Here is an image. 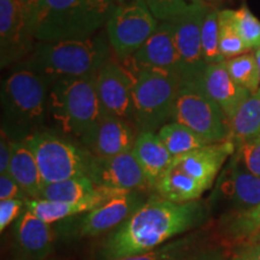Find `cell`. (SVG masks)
Returning a JSON list of instances; mask_svg holds the SVG:
<instances>
[{"label": "cell", "instance_id": "obj_1", "mask_svg": "<svg viewBox=\"0 0 260 260\" xmlns=\"http://www.w3.org/2000/svg\"><path fill=\"white\" fill-rule=\"evenodd\" d=\"M209 204L197 200L177 204L154 194L130 218L105 237L100 260H121L147 253L175 236L206 222Z\"/></svg>", "mask_w": 260, "mask_h": 260}, {"label": "cell", "instance_id": "obj_2", "mask_svg": "<svg viewBox=\"0 0 260 260\" xmlns=\"http://www.w3.org/2000/svg\"><path fill=\"white\" fill-rule=\"evenodd\" d=\"M113 0H41L31 22L39 42L86 40L106 25Z\"/></svg>", "mask_w": 260, "mask_h": 260}, {"label": "cell", "instance_id": "obj_3", "mask_svg": "<svg viewBox=\"0 0 260 260\" xmlns=\"http://www.w3.org/2000/svg\"><path fill=\"white\" fill-rule=\"evenodd\" d=\"M232 141L204 146L175 157L154 188V193L172 203L199 200L212 187L226 159L235 153Z\"/></svg>", "mask_w": 260, "mask_h": 260}, {"label": "cell", "instance_id": "obj_4", "mask_svg": "<svg viewBox=\"0 0 260 260\" xmlns=\"http://www.w3.org/2000/svg\"><path fill=\"white\" fill-rule=\"evenodd\" d=\"M110 58L105 38L39 42L21 69L40 75L50 84L67 77L95 76Z\"/></svg>", "mask_w": 260, "mask_h": 260}, {"label": "cell", "instance_id": "obj_5", "mask_svg": "<svg viewBox=\"0 0 260 260\" xmlns=\"http://www.w3.org/2000/svg\"><path fill=\"white\" fill-rule=\"evenodd\" d=\"M48 86L40 75L21 68L3 82L2 130L12 141L40 132L48 115Z\"/></svg>", "mask_w": 260, "mask_h": 260}, {"label": "cell", "instance_id": "obj_6", "mask_svg": "<svg viewBox=\"0 0 260 260\" xmlns=\"http://www.w3.org/2000/svg\"><path fill=\"white\" fill-rule=\"evenodd\" d=\"M48 115L63 134L86 140L106 117L96 93L95 76L67 77L52 84Z\"/></svg>", "mask_w": 260, "mask_h": 260}, {"label": "cell", "instance_id": "obj_7", "mask_svg": "<svg viewBox=\"0 0 260 260\" xmlns=\"http://www.w3.org/2000/svg\"><path fill=\"white\" fill-rule=\"evenodd\" d=\"M133 119L139 134L158 133L172 119L182 84L181 75L161 70H142L133 75Z\"/></svg>", "mask_w": 260, "mask_h": 260}, {"label": "cell", "instance_id": "obj_8", "mask_svg": "<svg viewBox=\"0 0 260 260\" xmlns=\"http://www.w3.org/2000/svg\"><path fill=\"white\" fill-rule=\"evenodd\" d=\"M171 122L186 125L209 145L229 141V118L200 83L182 82Z\"/></svg>", "mask_w": 260, "mask_h": 260}, {"label": "cell", "instance_id": "obj_9", "mask_svg": "<svg viewBox=\"0 0 260 260\" xmlns=\"http://www.w3.org/2000/svg\"><path fill=\"white\" fill-rule=\"evenodd\" d=\"M24 142L37 159L44 186L88 174L90 153L73 142L45 130L30 135Z\"/></svg>", "mask_w": 260, "mask_h": 260}, {"label": "cell", "instance_id": "obj_10", "mask_svg": "<svg viewBox=\"0 0 260 260\" xmlns=\"http://www.w3.org/2000/svg\"><path fill=\"white\" fill-rule=\"evenodd\" d=\"M158 25L159 21L145 0L117 6L106 23L107 38L116 57L125 61L134 56Z\"/></svg>", "mask_w": 260, "mask_h": 260}, {"label": "cell", "instance_id": "obj_11", "mask_svg": "<svg viewBox=\"0 0 260 260\" xmlns=\"http://www.w3.org/2000/svg\"><path fill=\"white\" fill-rule=\"evenodd\" d=\"M210 9L206 0H195L186 11L170 21L181 59L182 82L200 83L207 67L203 57L201 30Z\"/></svg>", "mask_w": 260, "mask_h": 260}, {"label": "cell", "instance_id": "obj_12", "mask_svg": "<svg viewBox=\"0 0 260 260\" xmlns=\"http://www.w3.org/2000/svg\"><path fill=\"white\" fill-rule=\"evenodd\" d=\"M209 204L222 209L223 214L242 212L258 206L260 205V177L247 171L230 158L217 178Z\"/></svg>", "mask_w": 260, "mask_h": 260}, {"label": "cell", "instance_id": "obj_13", "mask_svg": "<svg viewBox=\"0 0 260 260\" xmlns=\"http://www.w3.org/2000/svg\"><path fill=\"white\" fill-rule=\"evenodd\" d=\"M148 199L144 191H124L111 198L96 209L76 216L77 219L69 222V233L80 237H95L111 233L125 222Z\"/></svg>", "mask_w": 260, "mask_h": 260}, {"label": "cell", "instance_id": "obj_14", "mask_svg": "<svg viewBox=\"0 0 260 260\" xmlns=\"http://www.w3.org/2000/svg\"><path fill=\"white\" fill-rule=\"evenodd\" d=\"M96 187L117 191L151 190L133 152L110 158L90 154L87 174Z\"/></svg>", "mask_w": 260, "mask_h": 260}, {"label": "cell", "instance_id": "obj_15", "mask_svg": "<svg viewBox=\"0 0 260 260\" xmlns=\"http://www.w3.org/2000/svg\"><path fill=\"white\" fill-rule=\"evenodd\" d=\"M134 84L135 77L124 65L113 60L104 65L95 75V87L107 115L132 123Z\"/></svg>", "mask_w": 260, "mask_h": 260}, {"label": "cell", "instance_id": "obj_16", "mask_svg": "<svg viewBox=\"0 0 260 260\" xmlns=\"http://www.w3.org/2000/svg\"><path fill=\"white\" fill-rule=\"evenodd\" d=\"M125 61H130V65L124 67L133 75L142 70H161L178 74L182 77L181 59L171 22H160L140 50Z\"/></svg>", "mask_w": 260, "mask_h": 260}, {"label": "cell", "instance_id": "obj_17", "mask_svg": "<svg viewBox=\"0 0 260 260\" xmlns=\"http://www.w3.org/2000/svg\"><path fill=\"white\" fill-rule=\"evenodd\" d=\"M34 39L18 0H0V58L2 67L16 63L32 52Z\"/></svg>", "mask_w": 260, "mask_h": 260}, {"label": "cell", "instance_id": "obj_18", "mask_svg": "<svg viewBox=\"0 0 260 260\" xmlns=\"http://www.w3.org/2000/svg\"><path fill=\"white\" fill-rule=\"evenodd\" d=\"M138 135L132 123L106 115L93 134L81 145L94 157L110 158L132 152Z\"/></svg>", "mask_w": 260, "mask_h": 260}, {"label": "cell", "instance_id": "obj_19", "mask_svg": "<svg viewBox=\"0 0 260 260\" xmlns=\"http://www.w3.org/2000/svg\"><path fill=\"white\" fill-rule=\"evenodd\" d=\"M12 235L16 248L24 260L44 259L53 248V229L27 209L15 222Z\"/></svg>", "mask_w": 260, "mask_h": 260}, {"label": "cell", "instance_id": "obj_20", "mask_svg": "<svg viewBox=\"0 0 260 260\" xmlns=\"http://www.w3.org/2000/svg\"><path fill=\"white\" fill-rule=\"evenodd\" d=\"M200 84L207 95L220 106L229 121L240 106L251 96V94L233 80L225 67V61L207 65Z\"/></svg>", "mask_w": 260, "mask_h": 260}, {"label": "cell", "instance_id": "obj_21", "mask_svg": "<svg viewBox=\"0 0 260 260\" xmlns=\"http://www.w3.org/2000/svg\"><path fill=\"white\" fill-rule=\"evenodd\" d=\"M124 193L111 189H104L99 194L88 199L77 201V203H61V201H50L45 199H29L25 200V209L34 213L41 220L48 224L69 219L80 214L87 213L96 209L98 206L106 203L116 195Z\"/></svg>", "mask_w": 260, "mask_h": 260}, {"label": "cell", "instance_id": "obj_22", "mask_svg": "<svg viewBox=\"0 0 260 260\" xmlns=\"http://www.w3.org/2000/svg\"><path fill=\"white\" fill-rule=\"evenodd\" d=\"M133 154L144 172L151 190H154L167 169L174 160L157 133H141L138 135Z\"/></svg>", "mask_w": 260, "mask_h": 260}, {"label": "cell", "instance_id": "obj_23", "mask_svg": "<svg viewBox=\"0 0 260 260\" xmlns=\"http://www.w3.org/2000/svg\"><path fill=\"white\" fill-rule=\"evenodd\" d=\"M10 176L17 182L27 199H40L44 182L37 159L24 141H12V158Z\"/></svg>", "mask_w": 260, "mask_h": 260}, {"label": "cell", "instance_id": "obj_24", "mask_svg": "<svg viewBox=\"0 0 260 260\" xmlns=\"http://www.w3.org/2000/svg\"><path fill=\"white\" fill-rule=\"evenodd\" d=\"M219 233L226 245L236 248L254 241L260 235V205L242 212L223 214Z\"/></svg>", "mask_w": 260, "mask_h": 260}, {"label": "cell", "instance_id": "obj_25", "mask_svg": "<svg viewBox=\"0 0 260 260\" xmlns=\"http://www.w3.org/2000/svg\"><path fill=\"white\" fill-rule=\"evenodd\" d=\"M229 141L240 146L258 138L260 133V90L253 94L240 106L229 121Z\"/></svg>", "mask_w": 260, "mask_h": 260}, {"label": "cell", "instance_id": "obj_26", "mask_svg": "<svg viewBox=\"0 0 260 260\" xmlns=\"http://www.w3.org/2000/svg\"><path fill=\"white\" fill-rule=\"evenodd\" d=\"M104 188H99L88 176L70 178V180L45 184L40 199L61 203H77L99 194Z\"/></svg>", "mask_w": 260, "mask_h": 260}, {"label": "cell", "instance_id": "obj_27", "mask_svg": "<svg viewBox=\"0 0 260 260\" xmlns=\"http://www.w3.org/2000/svg\"><path fill=\"white\" fill-rule=\"evenodd\" d=\"M157 134L174 158L209 145L200 135L177 122H169Z\"/></svg>", "mask_w": 260, "mask_h": 260}, {"label": "cell", "instance_id": "obj_28", "mask_svg": "<svg viewBox=\"0 0 260 260\" xmlns=\"http://www.w3.org/2000/svg\"><path fill=\"white\" fill-rule=\"evenodd\" d=\"M225 67L233 80L246 89L251 95L260 90V70L255 53L241 54V56L225 60Z\"/></svg>", "mask_w": 260, "mask_h": 260}, {"label": "cell", "instance_id": "obj_29", "mask_svg": "<svg viewBox=\"0 0 260 260\" xmlns=\"http://www.w3.org/2000/svg\"><path fill=\"white\" fill-rule=\"evenodd\" d=\"M219 47L225 60L251 52L237 30L234 10H222L219 12Z\"/></svg>", "mask_w": 260, "mask_h": 260}, {"label": "cell", "instance_id": "obj_30", "mask_svg": "<svg viewBox=\"0 0 260 260\" xmlns=\"http://www.w3.org/2000/svg\"><path fill=\"white\" fill-rule=\"evenodd\" d=\"M219 12L218 9L211 8L204 19L201 45H203V57L206 65L225 61L219 47Z\"/></svg>", "mask_w": 260, "mask_h": 260}, {"label": "cell", "instance_id": "obj_31", "mask_svg": "<svg viewBox=\"0 0 260 260\" xmlns=\"http://www.w3.org/2000/svg\"><path fill=\"white\" fill-rule=\"evenodd\" d=\"M197 245V236L189 235L180 237L174 241L167 242L158 248L142 254L128 256L121 260H182L188 254L194 252Z\"/></svg>", "mask_w": 260, "mask_h": 260}, {"label": "cell", "instance_id": "obj_32", "mask_svg": "<svg viewBox=\"0 0 260 260\" xmlns=\"http://www.w3.org/2000/svg\"><path fill=\"white\" fill-rule=\"evenodd\" d=\"M235 24L243 42L249 51H256L260 47V19L256 18L247 5L234 10Z\"/></svg>", "mask_w": 260, "mask_h": 260}, {"label": "cell", "instance_id": "obj_33", "mask_svg": "<svg viewBox=\"0 0 260 260\" xmlns=\"http://www.w3.org/2000/svg\"><path fill=\"white\" fill-rule=\"evenodd\" d=\"M232 158L247 171L260 177V136L237 146Z\"/></svg>", "mask_w": 260, "mask_h": 260}, {"label": "cell", "instance_id": "obj_34", "mask_svg": "<svg viewBox=\"0 0 260 260\" xmlns=\"http://www.w3.org/2000/svg\"><path fill=\"white\" fill-rule=\"evenodd\" d=\"M159 22L171 21L184 12L195 0H145Z\"/></svg>", "mask_w": 260, "mask_h": 260}, {"label": "cell", "instance_id": "obj_35", "mask_svg": "<svg viewBox=\"0 0 260 260\" xmlns=\"http://www.w3.org/2000/svg\"><path fill=\"white\" fill-rule=\"evenodd\" d=\"M25 200L10 199L0 201V232H4L14 220L24 212Z\"/></svg>", "mask_w": 260, "mask_h": 260}, {"label": "cell", "instance_id": "obj_36", "mask_svg": "<svg viewBox=\"0 0 260 260\" xmlns=\"http://www.w3.org/2000/svg\"><path fill=\"white\" fill-rule=\"evenodd\" d=\"M10 199L28 200L23 190L18 186L17 182L10 176V174L0 175V201Z\"/></svg>", "mask_w": 260, "mask_h": 260}, {"label": "cell", "instance_id": "obj_37", "mask_svg": "<svg viewBox=\"0 0 260 260\" xmlns=\"http://www.w3.org/2000/svg\"><path fill=\"white\" fill-rule=\"evenodd\" d=\"M12 158V140L2 130L0 140V175L8 174Z\"/></svg>", "mask_w": 260, "mask_h": 260}, {"label": "cell", "instance_id": "obj_38", "mask_svg": "<svg viewBox=\"0 0 260 260\" xmlns=\"http://www.w3.org/2000/svg\"><path fill=\"white\" fill-rule=\"evenodd\" d=\"M225 259V253L223 249L214 247V248L200 249V251H194L188 254L186 258L182 260H224Z\"/></svg>", "mask_w": 260, "mask_h": 260}, {"label": "cell", "instance_id": "obj_39", "mask_svg": "<svg viewBox=\"0 0 260 260\" xmlns=\"http://www.w3.org/2000/svg\"><path fill=\"white\" fill-rule=\"evenodd\" d=\"M235 258L239 260H260V242H251L237 247Z\"/></svg>", "mask_w": 260, "mask_h": 260}, {"label": "cell", "instance_id": "obj_40", "mask_svg": "<svg viewBox=\"0 0 260 260\" xmlns=\"http://www.w3.org/2000/svg\"><path fill=\"white\" fill-rule=\"evenodd\" d=\"M40 2L41 0H30V8H29V23H30V28H31L32 18H34L35 12H37L38 6L40 4Z\"/></svg>", "mask_w": 260, "mask_h": 260}, {"label": "cell", "instance_id": "obj_41", "mask_svg": "<svg viewBox=\"0 0 260 260\" xmlns=\"http://www.w3.org/2000/svg\"><path fill=\"white\" fill-rule=\"evenodd\" d=\"M18 2L21 3L22 8H23L24 12H25V16H27L28 22H29V8H30V0H18ZM29 24H30V23H29Z\"/></svg>", "mask_w": 260, "mask_h": 260}, {"label": "cell", "instance_id": "obj_42", "mask_svg": "<svg viewBox=\"0 0 260 260\" xmlns=\"http://www.w3.org/2000/svg\"><path fill=\"white\" fill-rule=\"evenodd\" d=\"M255 57H256V60H258V64H259V70H260V47L256 50L255 52Z\"/></svg>", "mask_w": 260, "mask_h": 260}, {"label": "cell", "instance_id": "obj_43", "mask_svg": "<svg viewBox=\"0 0 260 260\" xmlns=\"http://www.w3.org/2000/svg\"><path fill=\"white\" fill-rule=\"evenodd\" d=\"M253 242H260V235H259L258 237H256V239H255L254 241H253Z\"/></svg>", "mask_w": 260, "mask_h": 260}, {"label": "cell", "instance_id": "obj_44", "mask_svg": "<svg viewBox=\"0 0 260 260\" xmlns=\"http://www.w3.org/2000/svg\"><path fill=\"white\" fill-rule=\"evenodd\" d=\"M206 2H217V0H206Z\"/></svg>", "mask_w": 260, "mask_h": 260}, {"label": "cell", "instance_id": "obj_45", "mask_svg": "<svg viewBox=\"0 0 260 260\" xmlns=\"http://www.w3.org/2000/svg\"><path fill=\"white\" fill-rule=\"evenodd\" d=\"M233 260H239V259H236V258H235V256H234V259H233Z\"/></svg>", "mask_w": 260, "mask_h": 260}, {"label": "cell", "instance_id": "obj_46", "mask_svg": "<svg viewBox=\"0 0 260 260\" xmlns=\"http://www.w3.org/2000/svg\"><path fill=\"white\" fill-rule=\"evenodd\" d=\"M118 2H123V0H118Z\"/></svg>", "mask_w": 260, "mask_h": 260}, {"label": "cell", "instance_id": "obj_47", "mask_svg": "<svg viewBox=\"0 0 260 260\" xmlns=\"http://www.w3.org/2000/svg\"><path fill=\"white\" fill-rule=\"evenodd\" d=\"M259 136H260V133H259Z\"/></svg>", "mask_w": 260, "mask_h": 260}]
</instances>
